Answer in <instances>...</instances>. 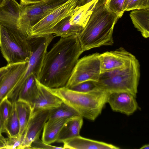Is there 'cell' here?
Listing matches in <instances>:
<instances>
[{
  "mask_svg": "<svg viewBox=\"0 0 149 149\" xmlns=\"http://www.w3.org/2000/svg\"><path fill=\"white\" fill-rule=\"evenodd\" d=\"M83 52L77 36L61 37L45 54L37 80L50 88L65 86Z\"/></svg>",
  "mask_w": 149,
  "mask_h": 149,
  "instance_id": "6da1fadb",
  "label": "cell"
},
{
  "mask_svg": "<svg viewBox=\"0 0 149 149\" xmlns=\"http://www.w3.org/2000/svg\"><path fill=\"white\" fill-rule=\"evenodd\" d=\"M119 18L110 10L105 1H99L86 25L78 36L83 52L103 46L112 45L114 27Z\"/></svg>",
  "mask_w": 149,
  "mask_h": 149,
  "instance_id": "7a4b0ae2",
  "label": "cell"
},
{
  "mask_svg": "<svg viewBox=\"0 0 149 149\" xmlns=\"http://www.w3.org/2000/svg\"><path fill=\"white\" fill-rule=\"evenodd\" d=\"M49 88L63 103L72 107L83 118L93 121L101 113L107 103L109 94L98 88L87 93L74 91L65 86Z\"/></svg>",
  "mask_w": 149,
  "mask_h": 149,
  "instance_id": "3957f363",
  "label": "cell"
},
{
  "mask_svg": "<svg viewBox=\"0 0 149 149\" xmlns=\"http://www.w3.org/2000/svg\"><path fill=\"white\" fill-rule=\"evenodd\" d=\"M140 76V64L136 57L125 66L101 73L97 87L109 93L124 91L136 97Z\"/></svg>",
  "mask_w": 149,
  "mask_h": 149,
  "instance_id": "277c9868",
  "label": "cell"
},
{
  "mask_svg": "<svg viewBox=\"0 0 149 149\" xmlns=\"http://www.w3.org/2000/svg\"><path fill=\"white\" fill-rule=\"evenodd\" d=\"M0 49L8 64L28 61L32 53L27 39L16 31L1 25Z\"/></svg>",
  "mask_w": 149,
  "mask_h": 149,
  "instance_id": "5b68a950",
  "label": "cell"
},
{
  "mask_svg": "<svg viewBox=\"0 0 149 149\" xmlns=\"http://www.w3.org/2000/svg\"><path fill=\"white\" fill-rule=\"evenodd\" d=\"M53 35L49 34L27 39L31 47L32 54L25 73L10 92L13 96H18L24 81L30 75L33 74L37 78L44 57L47 52V48L55 37Z\"/></svg>",
  "mask_w": 149,
  "mask_h": 149,
  "instance_id": "8992f818",
  "label": "cell"
},
{
  "mask_svg": "<svg viewBox=\"0 0 149 149\" xmlns=\"http://www.w3.org/2000/svg\"><path fill=\"white\" fill-rule=\"evenodd\" d=\"M68 0H47L24 6L17 32L27 39L31 28L56 8Z\"/></svg>",
  "mask_w": 149,
  "mask_h": 149,
  "instance_id": "52a82bcc",
  "label": "cell"
},
{
  "mask_svg": "<svg viewBox=\"0 0 149 149\" xmlns=\"http://www.w3.org/2000/svg\"><path fill=\"white\" fill-rule=\"evenodd\" d=\"M100 55L96 53L79 59L65 87L69 88L86 81H97L101 73Z\"/></svg>",
  "mask_w": 149,
  "mask_h": 149,
  "instance_id": "ba28073f",
  "label": "cell"
},
{
  "mask_svg": "<svg viewBox=\"0 0 149 149\" xmlns=\"http://www.w3.org/2000/svg\"><path fill=\"white\" fill-rule=\"evenodd\" d=\"M77 2V0H68L56 8L31 28L28 38L52 34L53 28L59 22L72 15Z\"/></svg>",
  "mask_w": 149,
  "mask_h": 149,
  "instance_id": "9c48e42d",
  "label": "cell"
},
{
  "mask_svg": "<svg viewBox=\"0 0 149 149\" xmlns=\"http://www.w3.org/2000/svg\"><path fill=\"white\" fill-rule=\"evenodd\" d=\"M52 110L32 111L28 124L22 135L21 149H29L32 142L39 138L45 123L49 119Z\"/></svg>",
  "mask_w": 149,
  "mask_h": 149,
  "instance_id": "30bf717a",
  "label": "cell"
},
{
  "mask_svg": "<svg viewBox=\"0 0 149 149\" xmlns=\"http://www.w3.org/2000/svg\"><path fill=\"white\" fill-rule=\"evenodd\" d=\"M101 73L124 67L136 58L123 47L100 54Z\"/></svg>",
  "mask_w": 149,
  "mask_h": 149,
  "instance_id": "8fae6325",
  "label": "cell"
},
{
  "mask_svg": "<svg viewBox=\"0 0 149 149\" xmlns=\"http://www.w3.org/2000/svg\"><path fill=\"white\" fill-rule=\"evenodd\" d=\"M136 97L127 92L109 93L107 103L113 111L130 116L139 108Z\"/></svg>",
  "mask_w": 149,
  "mask_h": 149,
  "instance_id": "7c38bea8",
  "label": "cell"
},
{
  "mask_svg": "<svg viewBox=\"0 0 149 149\" xmlns=\"http://www.w3.org/2000/svg\"><path fill=\"white\" fill-rule=\"evenodd\" d=\"M28 62L26 61L7 64V71L0 84V103L8 96L25 73Z\"/></svg>",
  "mask_w": 149,
  "mask_h": 149,
  "instance_id": "4fadbf2b",
  "label": "cell"
},
{
  "mask_svg": "<svg viewBox=\"0 0 149 149\" xmlns=\"http://www.w3.org/2000/svg\"><path fill=\"white\" fill-rule=\"evenodd\" d=\"M24 6L15 0H4L0 6V25L17 32L19 20Z\"/></svg>",
  "mask_w": 149,
  "mask_h": 149,
  "instance_id": "5bb4252c",
  "label": "cell"
},
{
  "mask_svg": "<svg viewBox=\"0 0 149 149\" xmlns=\"http://www.w3.org/2000/svg\"><path fill=\"white\" fill-rule=\"evenodd\" d=\"M39 88L38 95L31 105L32 111L45 109H52L61 105L62 101L52 93L48 88L41 84L37 79Z\"/></svg>",
  "mask_w": 149,
  "mask_h": 149,
  "instance_id": "9a60e30c",
  "label": "cell"
},
{
  "mask_svg": "<svg viewBox=\"0 0 149 149\" xmlns=\"http://www.w3.org/2000/svg\"><path fill=\"white\" fill-rule=\"evenodd\" d=\"M64 149H118L120 148L111 144L87 139L80 135L64 141Z\"/></svg>",
  "mask_w": 149,
  "mask_h": 149,
  "instance_id": "2e32d148",
  "label": "cell"
},
{
  "mask_svg": "<svg viewBox=\"0 0 149 149\" xmlns=\"http://www.w3.org/2000/svg\"><path fill=\"white\" fill-rule=\"evenodd\" d=\"M83 123V117L80 115L69 119L61 129L56 142L63 143L66 140L79 136Z\"/></svg>",
  "mask_w": 149,
  "mask_h": 149,
  "instance_id": "e0dca14e",
  "label": "cell"
},
{
  "mask_svg": "<svg viewBox=\"0 0 149 149\" xmlns=\"http://www.w3.org/2000/svg\"><path fill=\"white\" fill-rule=\"evenodd\" d=\"M38 91L37 77L32 74L24 81L19 92L17 100L26 102L31 105L36 98Z\"/></svg>",
  "mask_w": 149,
  "mask_h": 149,
  "instance_id": "ac0fdd59",
  "label": "cell"
},
{
  "mask_svg": "<svg viewBox=\"0 0 149 149\" xmlns=\"http://www.w3.org/2000/svg\"><path fill=\"white\" fill-rule=\"evenodd\" d=\"M100 0H93L82 6H76L71 16L70 24L84 28L86 25L96 5Z\"/></svg>",
  "mask_w": 149,
  "mask_h": 149,
  "instance_id": "d6986e66",
  "label": "cell"
},
{
  "mask_svg": "<svg viewBox=\"0 0 149 149\" xmlns=\"http://www.w3.org/2000/svg\"><path fill=\"white\" fill-rule=\"evenodd\" d=\"M134 26L142 36L149 37V8L133 10L130 14Z\"/></svg>",
  "mask_w": 149,
  "mask_h": 149,
  "instance_id": "ffe728a7",
  "label": "cell"
},
{
  "mask_svg": "<svg viewBox=\"0 0 149 149\" xmlns=\"http://www.w3.org/2000/svg\"><path fill=\"white\" fill-rule=\"evenodd\" d=\"M69 119L48 120L43 129L42 140L50 145L56 142L61 129Z\"/></svg>",
  "mask_w": 149,
  "mask_h": 149,
  "instance_id": "44dd1931",
  "label": "cell"
},
{
  "mask_svg": "<svg viewBox=\"0 0 149 149\" xmlns=\"http://www.w3.org/2000/svg\"><path fill=\"white\" fill-rule=\"evenodd\" d=\"M71 16L65 17L59 22L53 28L52 34L63 38L73 35L78 36L84 28L77 25L71 24L70 22Z\"/></svg>",
  "mask_w": 149,
  "mask_h": 149,
  "instance_id": "7402d4cb",
  "label": "cell"
},
{
  "mask_svg": "<svg viewBox=\"0 0 149 149\" xmlns=\"http://www.w3.org/2000/svg\"><path fill=\"white\" fill-rule=\"evenodd\" d=\"M15 105L19 119L20 129L19 134L22 135L28 124L32 113L30 104L24 101L17 100Z\"/></svg>",
  "mask_w": 149,
  "mask_h": 149,
  "instance_id": "603a6c76",
  "label": "cell"
},
{
  "mask_svg": "<svg viewBox=\"0 0 149 149\" xmlns=\"http://www.w3.org/2000/svg\"><path fill=\"white\" fill-rule=\"evenodd\" d=\"M79 115L72 107L63 102L59 107L52 110L48 120L69 119Z\"/></svg>",
  "mask_w": 149,
  "mask_h": 149,
  "instance_id": "cb8c5ba5",
  "label": "cell"
},
{
  "mask_svg": "<svg viewBox=\"0 0 149 149\" xmlns=\"http://www.w3.org/2000/svg\"><path fill=\"white\" fill-rule=\"evenodd\" d=\"M15 102H12V110L4 126V132L7 133L9 136L17 135L19 131V124Z\"/></svg>",
  "mask_w": 149,
  "mask_h": 149,
  "instance_id": "d4e9b609",
  "label": "cell"
},
{
  "mask_svg": "<svg viewBox=\"0 0 149 149\" xmlns=\"http://www.w3.org/2000/svg\"><path fill=\"white\" fill-rule=\"evenodd\" d=\"M13 102L7 97L4 98L0 103V116L4 126L9 117L13 109Z\"/></svg>",
  "mask_w": 149,
  "mask_h": 149,
  "instance_id": "484cf974",
  "label": "cell"
},
{
  "mask_svg": "<svg viewBox=\"0 0 149 149\" xmlns=\"http://www.w3.org/2000/svg\"><path fill=\"white\" fill-rule=\"evenodd\" d=\"M125 0H105V3L111 11L120 18L125 12L123 6Z\"/></svg>",
  "mask_w": 149,
  "mask_h": 149,
  "instance_id": "4316f807",
  "label": "cell"
},
{
  "mask_svg": "<svg viewBox=\"0 0 149 149\" xmlns=\"http://www.w3.org/2000/svg\"><path fill=\"white\" fill-rule=\"evenodd\" d=\"M97 88L96 81L88 80L81 82L69 88L78 92L87 93L92 91Z\"/></svg>",
  "mask_w": 149,
  "mask_h": 149,
  "instance_id": "83f0119b",
  "label": "cell"
},
{
  "mask_svg": "<svg viewBox=\"0 0 149 149\" xmlns=\"http://www.w3.org/2000/svg\"><path fill=\"white\" fill-rule=\"evenodd\" d=\"M23 136L19 134L6 138L5 149H21L22 143Z\"/></svg>",
  "mask_w": 149,
  "mask_h": 149,
  "instance_id": "f1b7e54d",
  "label": "cell"
},
{
  "mask_svg": "<svg viewBox=\"0 0 149 149\" xmlns=\"http://www.w3.org/2000/svg\"><path fill=\"white\" fill-rule=\"evenodd\" d=\"M147 8H149V0H131L125 11Z\"/></svg>",
  "mask_w": 149,
  "mask_h": 149,
  "instance_id": "f546056e",
  "label": "cell"
},
{
  "mask_svg": "<svg viewBox=\"0 0 149 149\" xmlns=\"http://www.w3.org/2000/svg\"><path fill=\"white\" fill-rule=\"evenodd\" d=\"M29 149H64L63 148L54 146L50 144H47L39 138H38L34 140L31 143Z\"/></svg>",
  "mask_w": 149,
  "mask_h": 149,
  "instance_id": "4dcf8cb0",
  "label": "cell"
},
{
  "mask_svg": "<svg viewBox=\"0 0 149 149\" xmlns=\"http://www.w3.org/2000/svg\"><path fill=\"white\" fill-rule=\"evenodd\" d=\"M47 0H20L21 5L25 6L43 1Z\"/></svg>",
  "mask_w": 149,
  "mask_h": 149,
  "instance_id": "1f68e13d",
  "label": "cell"
},
{
  "mask_svg": "<svg viewBox=\"0 0 149 149\" xmlns=\"http://www.w3.org/2000/svg\"><path fill=\"white\" fill-rule=\"evenodd\" d=\"M8 65L0 68V84L8 70Z\"/></svg>",
  "mask_w": 149,
  "mask_h": 149,
  "instance_id": "d6a6232c",
  "label": "cell"
},
{
  "mask_svg": "<svg viewBox=\"0 0 149 149\" xmlns=\"http://www.w3.org/2000/svg\"><path fill=\"white\" fill-rule=\"evenodd\" d=\"M93 0H77V6H81L84 5ZM105 0H100V1L101 2H104Z\"/></svg>",
  "mask_w": 149,
  "mask_h": 149,
  "instance_id": "836d02e7",
  "label": "cell"
},
{
  "mask_svg": "<svg viewBox=\"0 0 149 149\" xmlns=\"http://www.w3.org/2000/svg\"><path fill=\"white\" fill-rule=\"evenodd\" d=\"M6 145V140L5 138L0 133V149H5Z\"/></svg>",
  "mask_w": 149,
  "mask_h": 149,
  "instance_id": "e575fe53",
  "label": "cell"
},
{
  "mask_svg": "<svg viewBox=\"0 0 149 149\" xmlns=\"http://www.w3.org/2000/svg\"><path fill=\"white\" fill-rule=\"evenodd\" d=\"M0 132L1 133L4 132V126L0 116Z\"/></svg>",
  "mask_w": 149,
  "mask_h": 149,
  "instance_id": "d590c367",
  "label": "cell"
},
{
  "mask_svg": "<svg viewBox=\"0 0 149 149\" xmlns=\"http://www.w3.org/2000/svg\"><path fill=\"white\" fill-rule=\"evenodd\" d=\"M131 0H125L123 6V10L125 11Z\"/></svg>",
  "mask_w": 149,
  "mask_h": 149,
  "instance_id": "8d00e7d4",
  "label": "cell"
},
{
  "mask_svg": "<svg viewBox=\"0 0 149 149\" xmlns=\"http://www.w3.org/2000/svg\"><path fill=\"white\" fill-rule=\"evenodd\" d=\"M149 148V145L146 144L144 145L140 148V149H148Z\"/></svg>",
  "mask_w": 149,
  "mask_h": 149,
  "instance_id": "74e56055",
  "label": "cell"
},
{
  "mask_svg": "<svg viewBox=\"0 0 149 149\" xmlns=\"http://www.w3.org/2000/svg\"><path fill=\"white\" fill-rule=\"evenodd\" d=\"M4 1V0H0V6L2 5Z\"/></svg>",
  "mask_w": 149,
  "mask_h": 149,
  "instance_id": "f35d334b",
  "label": "cell"
},
{
  "mask_svg": "<svg viewBox=\"0 0 149 149\" xmlns=\"http://www.w3.org/2000/svg\"><path fill=\"white\" fill-rule=\"evenodd\" d=\"M1 133L0 132V133Z\"/></svg>",
  "mask_w": 149,
  "mask_h": 149,
  "instance_id": "ab89813d",
  "label": "cell"
}]
</instances>
